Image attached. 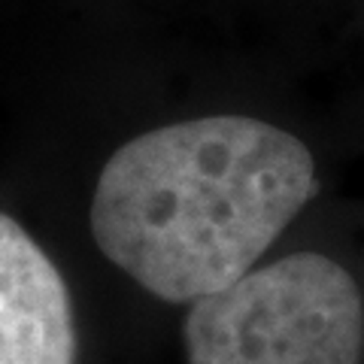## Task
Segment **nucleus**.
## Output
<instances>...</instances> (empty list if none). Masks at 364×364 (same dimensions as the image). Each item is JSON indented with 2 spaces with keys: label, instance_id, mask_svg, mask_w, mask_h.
Returning a JSON list of instances; mask_svg holds the SVG:
<instances>
[{
  "label": "nucleus",
  "instance_id": "nucleus-1",
  "mask_svg": "<svg viewBox=\"0 0 364 364\" xmlns=\"http://www.w3.org/2000/svg\"><path fill=\"white\" fill-rule=\"evenodd\" d=\"M316 195V161L249 116L164 124L100 170L91 234L112 264L167 304H195L255 267Z\"/></svg>",
  "mask_w": 364,
  "mask_h": 364
},
{
  "label": "nucleus",
  "instance_id": "nucleus-2",
  "mask_svg": "<svg viewBox=\"0 0 364 364\" xmlns=\"http://www.w3.org/2000/svg\"><path fill=\"white\" fill-rule=\"evenodd\" d=\"M182 340L188 364H361L364 304L334 258L294 252L195 301Z\"/></svg>",
  "mask_w": 364,
  "mask_h": 364
},
{
  "label": "nucleus",
  "instance_id": "nucleus-3",
  "mask_svg": "<svg viewBox=\"0 0 364 364\" xmlns=\"http://www.w3.org/2000/svg\"><path fill=\"white\" fill-rule=\"evenodd\" d=\"M0 364H76L64 277L6 213H0Z\"/></svg>",
  "mask_w": 364,
  "mask_h": 364
}]
</instances>
